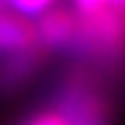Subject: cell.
<instances>
[{
    "label": "cell",
    "mask_w": 125,
    "mask_h": 125,
    "mask_svg": "<svg viewBox=\"0 0 125 125\" xmlns=\"http://www.w3.org/2000/svg\"><path fill=\"white\" fill-rule=\"evenodd\" d=\"M65 54L95 73L101 68L112 71L125 65V6L76 14V27Z\"/></svg>",
    "instance_id": "cell-1"
},
{
    "label": "cell",
    "mask_w": 125,
    "mask_h": 125,
    "mask_svg": "<svg viewBox=\"0 0 125 125\" xmlns=\"http://www.w3.org/2000/svg\"><path fill=\"white\" fill-rule=\"evenodd\" d=\"M46 60H49V54L38 44H30V46L0 54V95H11L16 90H22L44 68Z\"/></svg>",
    "instance_id": "cell-2"
},
{
    "label": "cell",
    "mask_w": 125,
    "mask_h": 125,
    "mask_svg": "<svg viewBox=\"0 0 125 125\" xmlns=\"http://www.w3.org/2000/svg\"><path fill=\"white\" fill-rule=\"evenodd\" d=\"M35 44V30L33 22L16 16V14H0V54L14 52V49H22Z\"/></svg>",
    "instance_id": "cell-3"
},
{
    "label": "cell",
    "mask_w": 125,
    "mask_h": 125,
    "mask_svg": "<svg viewBox=\"0 0 125 125\" xmlns=\"http://www.w3.org/2000/svg\"><path fill=\"white\" fill-rule=\"evenodd\" d=\"M54 6V0H6V8L22 19H38L41 14H46Z\"/></svg>",
    "instance_id": "cell-4"
},
{
    "label": "cell",
    "mask_w": 125,
    "mask_h": 125,
    "mask_svg": "<svg viewBox=\"0 0 125 125\" xmlns=\"http://www.w3.org/2000/svg\"><path fill=\"white\" fill-rule=\"evenodd\" d=\"M22 125H73L68 117H62L54 106H46V109H41L35 114H30Z\"/></svg>",
    "instance_id": "cell-5"
},
{
    "label": "cell",
    "mask_w": 125,
    "mask_h": 125,
    "mask_svg": "<svg viewBox=\"0 0 125 125\" xmlns=\"http://www.w3.org/2000/svg\"><path fill=\"white\" fill-rule=\"evenodd\" d=\"M71 8L76 14H90L98 8H112V6H125V0H71Z\"/></svg>",
    "instance_id": "cell-6"
}]
</instances>
